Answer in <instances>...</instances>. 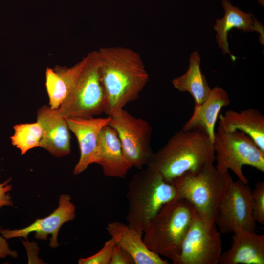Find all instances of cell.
Here are the masks:
<instances>
[{"label":"cell","mask_w":264,"mask_h":264,"mask_svg":"<svg viewBox=\"0 0 264 264\" xmlns=\"http://www.w3.org/2000/svg\"><path fill=\"white\" fill-rule=\"evenodd\" d=\"M97 52L106 98L104 113L111 116L139 97L149 75L140 54L133 50L108 47L101 48Z\"/></svg>","instance_id":"6da1fadb"},{"label":"cell","mask_w":264,"mask_h":264,"mask_svg":"<svg viewBox=\"0 0 264 264\" xmlns=\"http://www.w3.org/2000/svg\"><path fill=\"white\" fill-rule=\"evenodd\" d=\"M214 161L213 142L204 131L181 130L163 147L153 152L146 166L157 171L166 180L173 182L183 174Z\"/></svg>","instance_id":"7a4b0ae2"},{"label":"cell","mask_w":264,"mask_h":264,"mask_svg":"<svg viewBox=\"0 0 264 264\" xmlns=\"http://www.w3.org/2000/svg\"><path fill=\"white\" fill-rule=\"evenodd\" d=\"M195 208L176 194L148 222L143 235L147 247L176 264Z\"/></svg>","instance_id":"3957f363"},{"label":"cell","mask_w":264,"mask_h":264,"mask_svg":"<svg viewBox=\"0 0 264 264\" xmlns=\"http://www.w3.org/2000/svg\"><path fill=\"white\" fill-rule=\"evenodd\" d=\"M176 195L173 182L166 180L157 171L147 166L141 169L128 184L127 225L143 233L151 219Z\"/></svg>","instance_id":"277c9868"},{"label":"cell","mask_w":264,"mask_h":264,"mask_svg":"<svg viewBox=\"0 0 264 264\" xmlns=\"http://www.w3.org/2000/svg\"><path fill=\"white\" fill-rule=\"evenodd\" d=\"M233 180L229 172L218 170L213 162L186 172L173 181L176 194L201 215L214 220L219 206Z\"/></svg>","instance_id":"5b68a950"},{"label":"cell","mask_w":264,"mask_h":264,"mask_svg":"<svg viewBox=\"0 0 264 264\" xmlns=\"http://www.w3.org/2000/svg\"><path fill=\"white\" fill-rule=\"evenodd\" d=\"M85 59L68 94L58 109L66 118H89L105 113L106 98L99 73L97 51L89 53Z\"/></svg>","instance_id":"8992f818"},{"label":"cell","mask_w":264,"mask_h":264,"mask_svg":"<svg viewBox=\"0 0 264 264\" xmlns=\"http://www.w3.org/2000/svg\"><path fill=\"white\" fill-rule=\"evenodd\" d=\"M216 168L222 172L231 170L238 179L248 183L242 167L250 166L264 172V151L247 134L239 131L227 132L218 127L213 141Z\"/></svg>","instance_id":"52a82bcc"},{"label":"cell","mask_w":264,"mask_h":264,"mask_svg":"<svg viewBox=\"0 0 264 264\" xmlns=\"http://www.w3.org/2000/svg\"><path fill=\"white\" fill-rule=\"evenodd\" d=\"M214 220L196 209L183 238L176 264H217L222 241Z\"/></svg>","instance_id":"ba28073f"},{"label":"cell","mask_w":264,"mask_h":264,"mask_svg":"<svg viewBox=\"0 0 264 264\" xmlns=\"http://www.w3.org/2000/svg\"><path fill=\"white\" fill-rule=\"evenodd\" d=\"M109 125L116 132L125 156L132 167L142 169L153 153L151 147L152 128L145 119L131 115L124 109L111 116Z\"/></svg>","instance_id":"9c48e42d"},{"label":"cell","mask_w":264,"mask_h":264,"mask_svg":"<svg viewBox=\"0 0 264 264\" xmlns=\"http://www.w3.org/2000/svg\"><path fill=\"white\" fill-rule=\"evenodd\" d=\"M251 191L247 184L239 179L231 181L215 219L220 232L255 231L256 222L252 212Z\"/></svg>","instance_id":"30bf717a"},{"label":"cell","mask_w":264,"mask_h":264,"mask_svg":"<svg viewBox=\"0 0 264 264\" xmlns=\"http://www.w3.org/2000/svg\"><path fill=\"white\" fill-rule=\"evenodd\" d=\"M69 195H60L59 206L50 214L41 219H37L29 226L19 229H1V234L6 239L16 237L27 238L32 232L39 240H46L51 235L49 246L56 248L59 246L57 238L61 226L65 223L72 220L75 217L76 208L71 201Z\"/></svg>","instance_id":"8fae6325"},{"label":"cell","mask_w":264,"mask_h":264,"mask_svg":"<svg viewBox=\"0 0 264 264\" xmlns=\"http://www.w3.org/2000/svg\"><path fill=\"white\" fill-rule=\"evenodd\" d=\"M110 119V116L66 118L69 129L76 137L80 149V158L73 171L74 175L81 174L90 164H97L101 132L109 124Z\"/></svg>","instance_id":"7c38bea8"},{"label":"cell","mask_w":264,"mask_h":264,"mask_svg":"<svg viewBox=\"0 0 264 264\" xmlns=\"http://www.w3.org/2000/svg\"><path fill=\"white\" fill-rule=\"evenodd\" d=\"M37 121L42 129L40 147L55 157L68 155L71 152L70 133L66 118L58 109L44 105L37 110Z\"/></svg>","instance_id":"4fadbf2b"},{"label":"cell","mask_w":264,"mask_h":264,"mask_svg":"<svg viewBox=\"0 0 264 264\" xmlns=\"http://www.w3.org/2000/svg\"><path fill=\"white\" fill-rule=\"evenodd\" d=\"M97 164L102 167L104 176L109 177L124 178L132 168L125 156L116 132L109 125L101 132Z\"/></svg>","instance_id":"5bb4252c"},{"label":"cell","mask_w":264,"mask_h":264,"mask_svg":"<svg viewBox=\"0 0 264 264\" xmlns=\"http://www.w3.org/2000/svg\"><path fill=\"white\" fill-rule=\"evenodd\" d=\"M233 233L231 247L222 252L218 264H264V234L243 230Z\"/></svg>","instance_id":"9a60e30c"},{"label":"cell","mask_w":264,"mask_h":264,"mask_svg":"<svg viewBox=\"0 0 264 264\" xmlns=\"http://www.w3.org/2000/svg\"><path fill=\"white\" fill-rule=\"evenodd\" d=\"M106 229L116 244L130 255L135 264H169L147 247L142 238L143 233L118 221L109 223Z\"/></svg>","instance_id":"2e32d148"},{"label":"cell","mask_w":264,"mask_h":264,"mask_svg":"<svg viewBox=\"0 0 264 264\" xmlns=\"http://www.w3.org/2000/svg\"><path fill=\"white\" fill-rule=\"evenodd\" d=\"M230 102L227 92L222 88L216 86L211 89L209 95L201 104L195 105L192 115L182 130L201 129L208 134L213 143L215 125L220 110L229 105Z\"/></svg>","instance_id":"e0dca14e"},{"label":"cell","mask_w":264,"mask_h":264,"mask_svg":"<svg viewBox=\"0 0 264 264\" xmlns=\"http://www.w3.org/2000/svg\"><path fill=\"white\" fill-rule=\"evenodd\" d=\"M222 6L225 11L224 16L216 20L214 27L217 32L216 38L219 47L222 49L223 53L229 54L232 60L235 61L236 57L231 53L228 48V32L236 28L247 32L257 31L264 37V28L251 14L241 10L228 0H222Z\"/></svg>","instance_id":"ac0fdd59"},{"label":"cell","mask_w":264,"mask_h":264,"mask_svg":"<svg viewBox=\"0 0 264 264\" xmlns=\"http://www.w3.org/2000/svg\"><path fill=\"white\" fill-rule=\"evenodd\" d=\"M219 127L225 131H239L249 136L264 151V116L258 110H229L219 116Z\"/></svg>","instance_id":"d6986e66"},{"label":"cell","mask_w":264,"mask_h":264,"mask_svg":"<svg viewBox=\"0 0 264 264\" xmlns=\"http://www.w3.org/2000/svg\"><path fill=\"white\" fill-rule=\"evenodd\" d=\"M85 57L70 67L56 66L45 71V86L49 106L58 109L68 94L76 77L85 62Z\"/></svg>","instance_id":"ffe728a7"},{"label":"cell","mask_w":264,"mask_h":264,"mask_svg":"<svg viewBox=\"0 0 264 264\" xmlns=\"http://www.w3.org/2000/svg\"><path fill=\"white\" fill-rule=\"evenodd\" d=\"M200 57L197 51L192 52L186 72L172 81L175 88L181 92H187L193 97L195 105L201 104L208 96L211 88L200 67Z\"/></svg>","instance_id":"44dd1931"},{"label":"cell","mask_w":264,"mask_h":264,"mask_svg":"<svg viewBox=\"0 0 264 264\" xmlns=\"http://www.w3.org/2000/svg\"><path fill=\"white\" fill-rule=\"evenodd\" d=\"M13 129L14 134L10 137L11 143L20 150L22 155L33 148L40 147L42 129L37 121L16 124Z\"/></svg>","instance_id":"7402d4cb"},{"label":"cell","mask_w":264,"mask_h":264,"mask_svg":"<svg viewBox=\"0 0 264 264\" xmlns=\"http://www.w3.org/2000/svg\"><path fill=\"white\" fill-rule=\"evenodd\" d=\"M116 242L111 237L105 242L102 248L95 254L87 258H80L79 264H110L113 248Z\"/></svg>","instance_id":"603a6c76"},{"label":"cell","mask_w":264,"mask_h":264,"mask_svg":"<svg viewBox=\"0 0 264 264\" xmlns=\"http://www.w3.org/2000/svg\"><path fill=\"white\" fill-rule=\"evenodd\" d=\"M252 212L256 222L264 224V181L257 182L251 191Z\"/></svg>","instance_id":"cb8c5ba5"},{"label":"cell","mask_w":264,"mask_h":264,"mask_svg":"<svg viewBox=\"0 0 264 264\" xmlns=\"http://www.w3.org/2000/svg\"><path fill=\"white\" fill-rule=\"evenodd\" d=\"M110 264H135L130 255L121 246L115 245Z\"/></svg>","instance_id":"d4e9b609"},{"label":"cell","mask_w":264,"mask_h":264,"mask_svg":"<svg viewBox=\"0 0 264 264\" xmlns=\"http://www.w3.org/2000/svg\"><path fill=\"white\" fill-rule=\"evenodd\" d=\"M11 180V178H9L0 183V208L4 206H13L11 197L9 194L12 189V185L9 184Z\"/></svg>","instance_id":"484cf974"},{"label":"cell","mask_w":264,"mask_h":264,"mask_svg":"<svg viewBox=\"0 0 264 264\" xmlns=\"http://www.w3.org/2000/svg\"><path fill=\"white\" fill-rule=\"evenodd\" d=\"M1 227L0 226V258H4L8 256L13 258H17L18 253L16 251L11 250L5 239L2 235H0Z\"/></svg>","instance_id":"4316f807"}]
</instances>
